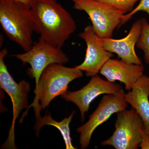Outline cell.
<instances>
[{"label": "cell", "mask_w": 149, "mask_h": 149, "mask_svg": "<svg viewBox=\"0 0 149 149\" xmlns=\"http://www.w3.org/2000/svg\"><path fill=\"white\" fill-rule=\"evenodd\" d=\"M31 10L35 32L55 47H62L76 31L71 15L56 0H34Z\"/></svg>", "instance_id": "obj_1"}, {"label": "cell", "mask_w": 149, "mask_h": 149, "mask_svg": "<svg viewBox=\"0 0 149 149\" xmlns=\"http://www.w3.org/2000/svg\"><path fill=\"white\" fill-rule=\"evenodd\" d=\"M83 76V71L75 66L67 67L58 63L48 65L42 72L38 85L35 87L34 101L28 106L23 116L32 107L35 109L36 119L40 117L41 110L45 109L57 97L66 93L70 82Z\"/></svg>", "instance_id": "obj_2"}, {"label": "cell", "mask_w": 149, "mask_h": 149, "mask_svg": "<svg viewBox=\"0 0 149 149\" xmlns=\"http://www.w3.org/2000/svg\"><path fill=\"white\" fill-rule=\"evenodd\" d=\"M0 24L9 39L25 52L30 49L35 32L30 8L13 0H0Z\"/></svg>", "instance_id": "obj_3"}, {"label": "cell", "mask_w": 149, "mask_h": 149, "mask_svg": "<svg viewBox=\"0 0 149 149\" xmlns=\"http://www.w3.org/2000/svg\"><path fill=\"white\" fill-rule=\"evenodd\" d=\"M115 130L112 135L101 143L116 149H137L140 147L143 123L133 108L116 113Z\"/></svg>", "instance_id": "obj_4"}, {"label": "cell", "mask_w": 149, "mask_h": 149, "mask_svg": "<svg viewBox=\"0 0 149 149\" xmlns=\"http://www.w3.org/2000/svg\"><path fill=\"white\" fill-rule=\"evenodd\" d=\"M8 53L6 48L0 52V84L1 88L8 94L11 100L13 109V118L8 137L3 147L5 148L15 149L14 126L15 120L20 112L28 108V94L30 90L29 83L22 80L17 83L7 69L4 58Z\"/></svg>", "instance_id": "obj_5"}, {"label": "cell", "mask_w": 149, "mask_h": 149, "mask_svg": "<svg viewBox=\"0 0 149 149\" xmlns=\"http://www.w3.org/2000/svg\"><path fill=\"white\" fill-rule=\"evenodd\" d=\"M12 56L24 64L30 65L31 67L27 69V73L29 77L35 79L36 86L38 85L42 72L48 65L53 63L64 64L69 61V58L63 52L61 48L51 45L40 37L29 50L24 53Z\"/></svg>", "instance_id": "obj_6"}, {"label": "cell", "mask_w": 149, "mask_h": 149, "mask_svg": "<svg viewBox=\"0 0 149 149\" xmlns=\"http://www.w3.org/2000/svg\"><path fill=\"white\" fill-rule=\"evenodd\" d=\"M73 8L85 12L93 29L100 38H111L124 14L110 6L95 0H72Z\"/></svg>", "instance_id": "obj_7"}, {"label": "cell", "mask_w": 149, "mask_h": 149, "mask_svg": "<svg viewBox=\"0 0 149 149\" xmlns=\"http://www.w3.org/2000/svg\"><path fill=\"white\" fill-rule=\"evenodd\" d=\"M125 94L123 88L114 94H105L95 110L89 116L88 121L77 128L76 131L80 133L81 149L88 148L96 128L113 114L126 109L128 103L125 99Z\"/></svg>", "instance_id": "obj_8"}, {"label": "cell", "mask_w": 149, "mask_h": 149, "mask_svg": "<svg viewBox=\"0 0 149 149\" xmlns=\"http://www.w3.org/2000/svg\"><path fill=\"white\" fill-rule=\"evenodd\" d=\"M122 89L121 85L102 79L97 74L93 76L88 84L80 90L68 91L61 96L67 101L72 102L79 108L82 122L90 105L97 97L101 95L114 94Z\"/></svg>", "instance_id": "obj_9"}, {"label": "cell", "mask_w": 149, "mask_h": 149, "mask_svg": "<svg viewBox=\"0 0 149 149\" xmlns=\"http://www.w3.org/2000/svg\"><path fill=\"white\" fill-rule=\"evenodd\" d=\"M79 36L86 42L87 49L84 61L75 67L85 72L87 76L92 77L97 74L113 54L104 47L100 37L97 35L92 25L86 26Z\"/></svg>", "instance_id": "obj_10"}, {"label": "cell", "mask_w": 149, "mask_h": 149, "mask_svg": "<svg viewBox=\"0 0 149 149\" xmlns=\"http://www.w3.org/2000/svg\"><path fill=\"white\" fill-rule=\"evenodd\" d=\"M141 19L133 23L128 35L123 39L116 40L111 38H101L104 47L107 51L116 54L119 58L128 63L143 65L135 49L141 35Z\"/></svg>", "instance_id": "obj_11"}, {"label": "cell", "mask_w": 149, "mask_h": 149, "mask_svg": "<svg viewBox=\"0 0 149 149\" xmlns=\"http://www.w3.org/2000/svg\"><path fill=\"white\" fill-rule=\"evenodd\" d=\"M143 65L128 63L122 59L110 58L99 72L109 82L118 81L123 83L125 90L129 91L143 75Z\"/></svg>", "instance_id": "obj_12"}, {"label": "cell", "mask_w": 149, "mask_h": 149, "mask_svg": "<svg viewBox=\"0 0 149 149\" xmlns=\"http://www.w3.org/2000/svg\"><path fill=\"white\" fill-rule=\"evenodd\" d=\"M125 99L137 112L143 123L144 129L149 133V76L143 74L132 89L125 93Z\"/></svg>", "instance_id": "obj_13"}, {"label": "cell", "mask_w": 149, "mask_h": 149, "mask_svg": "<svg viewBox=\"0 0 149 149\" xmlns=\"http://www.w3.org/2000/svg\"><path fill=\"white\" fill-rule=\"evenodd\" d=\"M74 113L75 111H72L69 117L65 118L60 122L54 120L51 116L50 113H48V115L46 113L45 116L44 117L40 116L38 118H37V121L34 127L36 135L37 136H39L40 130L44 125H50L54 126L58 129L59 131L61 133L65 143L66 149H76L72 145L69 128L70 123L72 120Z\"/></svg>", "instance_id": "obj_14"}, {"label": "cell", "mask_w": 149, "mask_h": 149, "mask_svg": "<svg viewBox=\"0 0 149 149\" xmlns=\"http://www.w3.org/2000/svg\"><path fill=\"white\" fill-rule=\"evenodd\" d=\"M141 20L142 29L136 45L143 52L145 62L149 64V24L146 19L142 18Z\"/></svg>", "instance_id": "obj_15"}, {"label": "cell", "mask_w": 149, "mask_h": 149, "mask_svg": "<svg viewBox=\"0 0 149 149\" xmlns=\"http://www.w3.org/2000/svg\"><path fill=\"white\" fill-rule=\"evenodd\" d=\"M108 5L125 15L134 9V6L139 0H95Z\"/></svg>", "instance_id": "obj_16"}, {"label": "cell", "mask_w": 149, "mask_h": 149, "mask_svg": "<svg viewBox=\"0 0 149 149\" xmlns=\"http://www.w3.org/2000/svg\"><path fill=\"white\" fill-rule=\"evenodd\" d=\"M141 11L146 12L149 15V0H141L139 5L136 8L127 14L124 15L118 27L125 24L136 13Z\"/></svg>", "instance_id": "obj_17"}, {"label": "cell", "mask_w": 149, "mask_h": 149, "mask_svg": "<svg viewBox=\"0 0 149 149\" xmlns=\"http://www.w3.org/2000/svg\"><path fill=\"white\" fill-rule=\"evenodd\" d=\"M142 149H149V133L144 129L142 133V140L140 146Z\"/></svg>", "instance_id": "obj_18"}, {"label": "cell", "mask_w": 149, "mask_h": 149, "mask_svg": "<svg viewBox=\"0 0 149 149\" xmlns=\"http://www.w3.org/2000/svg\"><path fill=\"white\" fill-rule=\"evenodd\" d=\"M18 2L21 3L25 6H27L28 7L31 8V5L33 3L34 0H13Z\"/></svg>", "instance_id": "obj_19"}]
</instances>
